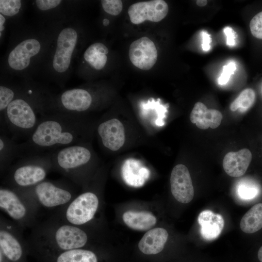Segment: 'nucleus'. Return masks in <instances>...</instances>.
I'll return each mask as SVG.
<instances>
[{
	"label": "nucleus",
	"instance_id": "obj_14",
	"mask_svg": "<svg viewBox=\"0 0 262 262\" xmlns=\"http://www.w3.org/2000/svg\"><path fill=\"white\" fill-rule=\"evenodd\" d=\"M170 187L172 195L178 201L186 204L193 199L194 187L189 171L185 165L179 164L174 167L170 176Z\"/></svg>",
	"mask_w": 262,
	"mask_h": 262
},
{
	"label": "nucleus",
	"instance_id": "obj_1",
	"mask_svg": "<svg viewBox=\"0 0 262 262\" xmlns=\"http://www.w3.org/2000/svg\"><path fill=\"white\" fill-rule=\"evenodd\" d=\"M64 21H38L33 25H25L21 22L13 26L8 47L2 60L1 76L33 80L46 56L58 28Z\"/></svg>",
	"mask_w": 262,
	"mask_h": 262
},
{
	"label": "nucleus",
	"instance_id": "obj_6",
	"mask_svg": "<svg viewBox=\"0 0 262 262\" xmlns=\"http://www.w3.org/2000/svg\"><path fill=\"white\" fill-rule=\"evenodd\" d=\"M5 173L2 184L16 190L35 186L45 179L52 170L51 153L22 157Z\"/></svg>",
	"mask_w": 262,
	"mask_h": 262
},
{
	"label": "nucleus",
	"instance_id": "obj_11",
	"mask_svg": "<svg viewBox=\"0 0 262 262\" xmlns=\"http://www.w3.org/2000/svg\"><path fill=\"white\" fill-rule=\"evenodd\" d=\"M33 5L41 22L64 21L76 16V1L36 0Z\"/></svg>",
	"mask_w": 262,
	"mask_h": 262
},
{
	"label": "nucleus",
	"instance_id": "obj_21",
	"mask_svg": "<svg viewBox=\"0 0 262 262\" xmlns=\"http://www.w3.org/2000/svg\"><path fill=\"white\" fill-rule=\"evenodd\" d=\"M109 52V49L103 43H94L83 52L79 66L85 64L96 71H100L107 64Z\"/></svg>",
	"mask_w": 262,
	"mask_h": 262
},
{
	"label": "nucleus",
	"instance_id": "obj_27",
	"mask_svg": "<svg viewBox=\"0 0 262 262\" xmlns=\"http://www.w3.org/2000/svg\"><path fill=\"white\" fill-rule=\"evenodd\" d=\"M240 227L246 233L256 232L262 228V203L254 205L242 218Z\"/></svg>",
	"mask_w": 262,
	"mask_h": 262
},
{
	"label": "nucleus",
	"instance_id": "obj_19",
	"mask_svg": "<svg viewBox=\"0 0 262 262\" xmlns=\"http://www.w3.org/2000/svg\"><path fill=\"white\" fill-rule=\"evenodd\" d=\"M168 237V232L164 228H156L149 229L139 241L138 248L145 254H158L164 249Z\"/></svg>",
	"mask_w": 262,
	"mask_h": 262
},
{
	"label": "nucleus",
	"instance_id": "obj_9",
	"mask_svg": "<svg viewBox=\"0 0 262 262\" xmlns=\"http://www.w3.org/2000/svg\"><path fill=\"white\" fill-rule=\"evenodd\" d=\"M99 205V197L96 192L84 190L52 216L67 223L85 227L94 219Z\"/></svg>",
	"mask_w": 262,
	"mask_h": 262
},
{
	"label": "nucleus",
	"instance_id": "obj_12",
	"mask_svg": "<svg viewBox=\"0 0 262 262\" xmlns=\"http://www.w3.org/2000/svg\"><path fill=\"white\" fill-rule=\"evenodd\" d=\"M168 12L167 3L163 0L140 1L131 5L128 11L131 21L139 24L145 20L159 22Z\"/></svg>",
	"mask_w": 262,
	"mask_h": 262
},
{
	"label": "nucleus",
	"instance_id": "obj_34",
	"mask_svg": "<svg viewBox=\"0 0 262 262\" xmlns=\"http://www.w3.org/2000/svg\"><path fill=\"white\" fill-rule=\"evenodd\" d=\"M202 49L204 51H208L211 48V38L206 32H202Z\"/></svg>",
	"mask_w": 262,
	"mask_h": 262
},
{
	"label": "nucleus",
	"instance_id": "obj_13",
	"mask_svg": "<svg viewBox=\"0 0 262 262\" xmlns=\"http://www.w3.org/2000/svg\"><path fill=\"white\" fill-rule=\"evenodd\" d=\"M131 63L142 70L151 69L157 62L158 52L154 42L144 36L131 43L129 51Z\"/></svg>",
	"mask_w": 262,
	"mask_h": 262
},
{
	"label": "nucleus",
	"instance_id": "obj_17",
	"mask_svg": "<svg viewBox=\"0 0 262 262\" xmlns=\"http://www.w3.org/2000/svg\"><path fill=\"white\" fill-rule=\"evenodd\" d=\"M223 118L221 113L214 109H208L202 102L195 103L190 115L191 122L197 128L206 130L209 127L215 129L221 124Z\"/></svg>",
	"mask_w": 262,
	"mask_h": 262
},
{
	"label": "nucleus",
	"instance_id": "obj_7",
	"mask_svg": "<svg viewBox=\"0 0 262 262\" xmlns=\"http://www.w3.org/2000/svg\"><path fill=\"white\" fill-rule=\"evenodd\" d=\"M52 170L62 174L84 189L93 154L84 143L66 147L51 152Z\"/></svg>",
	"mask_w": 262,
	"mask_h": 262
},
{
	"label": "nucleus",
	"instance_id": "obj_28",
	"mask_svg": "<svg viewBox=\"0 0 262 262\" xmlns=\"http://www.w3.org/2000/svg\"><path fill=\"white\" fill-rule=\"evenodd\" d=\"M256 100V94L251 88H246L242 91L230 105V109L234 112L237 110L242 113L248 110Z\"/></svg>",
	"mask_w": 262,
	"mask_h": 262
},
{
	"label": "nucleus",
	"instance_id": "obj_36",
	"mask_svg": "<svg viewBox=\"0 0 262 262\" xmlns=\"http://www.w3.org/2000/svg\"><path fill=\"white\" fill-rule=\"evenodd\" d=\"M208 1L206 0H197L196 1V4L199 6H204L207 5Z\"/></svg>",
	"mask_w": 262,
	"mask_h": 262
},
{
	"label": "nucleus",
	"instance_id": "obj_37",
	"mask_svg": "<svg viewBox=\"0 0 262 262\" xmlns=\"http://www.w3.org/2000/svg\"><path fill=\"white\" fill-rule=\"evenodd\" d=\"M258 259L261 262H262V246L259 248L258 252Z\"/></svg>",
	"mask_w": 262,
	"mask_h": 262
},
{
	"label": "nucleus",
	"instance_id": "obj_23",
	"mask_svg": "<svg viewBox=\"0 0 262 262\" xmlns=\"http://www.w3.org/2000/svg\"><path fill=\"white\" fill-rule=\"evenodd\" d=\"M18 144L2 128L0 133V170L2 175L15 159L18 158Z\"/></svg>",
	"mask_w": 262,
	"mask_h": 262
},
{
	"label": "nucleus",
	"instance_id": "obj_24",
	"mask_svg": "<svg viewBox=\"0 0 262 262\" xmlns=\"http://www.w3.org/2000/svg\"><path fill=\"white\" fill-rule=\"evenodd\" d=\"M122 219L130 228L139 231L149 230L157 222L155 215L146 211H128L123 213Z\"/></svg>",
	"mask_w": 262,
	"mask_h": 262
},
{
	"label": "nucleus",
	"instance_id": "obj_38",
	"mask_svg": "<svg viewBox=\"0 0 262 262\" xmlns=\"http://www.w3.org/2000/svg\"><path fill=\"white\" fill-rule=\"evenodd\" d=\"M109 23H110V21L109 19L107 18H104L103 20V24L105 26L108 25Z\"/></svg>",
	"mask_w": 262,
	"mask_h": 262
},
{
	"label": "nucleus",
	"instance_id": "obj_32",
	"mask_svg": "<svg viewBox=\"0 0 262 262\" xmlns=\"http://www.w3.org/2000/svg\"><path fill=\"white\" fill-rule=\"evenodd\" d=\"M236 69V64L234 62H230L223 67L222 72L218 79V82L220 85L226 84Z\"/></svg>",
	"mask_w": 262,
	"mask_h": 262
},
{
	"label": "nucleus",
	"instance_id": "obj_25",
	"mask_svg": "<svg viewBox=\"0 0 262 262\" xmlns=\"http://www.w3.org/2000/svg\"><path fill=\"white\" fill-rule=\"evenodd\" d=\"M12 80V78L0 77V114L20 94L25 87L26 81L22 80L20 82H15Z\"/></svg>",
	"mask_w": 262,
	"mask_h": 262
},
{
	"label": "nucleus",
	"instance_id": "obj_3",
	"mask_svg": "<svg viewBox=\"0 0 262 262\" xmlns=\"http://www.w3.org/2000/svg\"><path fill=\"white\" fill-rule=\"evenodd\" d=\"M51 93L33 80L26 81L22 91L0 114V128L15 141L18 138L27 140L40 117L47 113V101Z\"/></svg>",
	"mask_w": 262,
	"mask_h": 262
},
{
	"label": "nucleus",
	"instance_id": "obj_10",
	"mask_svg": "<svg viewBox=\"0 0 262 262\" xmlns=\"http://www.w3.org/2000/svg\"><path fill=\"white\" fill-rule=\"evenodd\" d=\"M23 229L1 214L0 216V253L8 262H27L29 254Z\"/></svg>",
	"mask_w": 262,
	"mask_h": 262
},
{
	"label": "nucleus",
	"instance_id": "obj_4",
	"mask_svg": "<svg viewBox=\"0 0 262 262\" xmlns=\"http://www.w3.org/2000/svg\"><path fill=\"white\" fill-rule=\"evenodd\" d=\"M82 40V30L76 16L63 22L37 74L63 88L71 77Z\"/></svg>",
	"mask_w": 262,
	"mask_h": 262
},
{
	"label": "nucleus",
	"instance_id": "obj_15",
	"mask_svg": "<svg viewBox=\"0 0 262 262\" xmlns=\"http://www.w3.org/2000/svg\"><path fill=\"white\" fill-rule=\"evenodd\" d=\"M97 131L103 146L112 151L118 150L124 144V127L116 118L102 122L98 126Z\"/></svg>",
	"mask_w": 262,
	"mask_h": 262
},
{
	"label": "nucleus",
	"instance_id": "obj_16",
	"mask_svg": "<svg viewBox=\"0 0 262 262\" xmlns=\"http://www.w3.org/2000/svg\"><path fill=\"white\" fill-rule=\"evenodd\" d=\"M252 160V153L247 148L237 152H229L223 160L225 172L232 177H239L246 171Z\"/></svg>",
	"mask_w": 262,
	"mask_h": 262
},
{
	"label": "nucleus",
	"instance_id": "obj_8",
	"mask_svg": "<svg viewBox=\"0 0 262 262\" xmlns=\"http://www.w3.org/2000/svg\"><path fill=\"white\" fill-rule=\"evenodd\" d=\"M0 208L23 230L32 229L38 222L39 211L17 190L3 184L0 187Z\"/></svg>",
	"mask_w": 262,
	"mask_h": 262
},
{
	"label": "nucleus",
	"instance_id": "obj_18",
	"mask_svg": "<svg viewBox=\"0 0 262 262\" xmlns=\"http://www.w3.org/2000/svg\"><path fill=\"white\" fill-rule=\"evenodd\" d=\"M197 220L200 227V235L207 241L213 240L218 238L224 227L223 216L210 210L202 211L199 214Z\"/></svg>",
	"mask_w": 262,
	"mask_h": 262
},
{
	"label": "nucleus",
	"instance_id": "obj_26",
	"mask_svg": "<svg viewBox=\"0 0 262 262\" xmlns=\"http://www.w3.org/2000/svg\"><path fill=\"white\" fill-rule=\"evenodd\" d=\"M26 1L21 0H0V14L6 18L12 27L21 23L26 7Z\"/></svg>",
	"mask_w": 262,
	"mask_h": 262
},
{
	"label": "nucleus",
	"instance_id": "obj_5",
	"mask_svg": "<svg viewBox=\"0 0 262 262\" xmlns=\"http://www.w3.org/2000/svg\"><path fill=\"white\" fill-rule=\"evenodd\" d=\"M77 186L65 178L57 180L45 179L33 187L16 190L38 211L43 208L56 211L67 205L78 195Z\"/></svg>",
	"mask_w": 262,
	"mask_h": 262
},
{
	"label": "nucleus",
	"instance_id": "obj_35",
	"mask_svg": "<svg viewBox=\"0 0 262 262\" xmlns=\"http://www.w3.org/2000/svg\"><path fill=\"white\" fill-rule=\"evenodd\" d=\"M8 25L7 20L5 17L0 14V44L3 41V39L6 33V27Z\"/></svg>",
	"mask_w": 262,
	"mask_h": 262
},
{
	"label": "nucleus",
	"instance_id": "obj_30",
	"mask_svg": "<svg viewBox=\"0 0 262 262\" xmlns=\"http://www.w3.org/2000/svg\"><path fill=\"white\" fill-rule=\"evenodd\" d=\"M100 2L104 11L109 15L117 16L122 10L123 3L120 0H102Z\"/></svg>",
	"mask_w": 262,
	"mask_h": 262
},
{
	"label": "nucleus",
	"instance_id": "obj_22",
	"mask_svg": "<svg viewBox=\"0 0 262 262\" xmlns=\"http://www.w3.org/2000/svg\"><path fill=\"white\" fill-rule=\"evenodd\" d=\"M38 260L41 262H98L97 254L86 247L63 251Z\"/></svg>",
	"mask_w": 262,
	"mask_h": 262
},
{
	"label": "nucleus",
	"instance_id": "obj_2",
	"mask_svg": "<svg viewBox=\"0 0 262 262\" xmlns=\"http://www.w3.org/2000/svg\"><path fill=\"white\" fill-rule=\"evenodd\" d=\"M88 131V127L82 114L47 113L40 117L31 136L18 144V158L83 143Z\"/></svg>",
	"mask_w": 262,
	"mask_h": 262
},
{
	"label": "nucleus",
	"instance_id": "obj_33",
	"mask_svg": "<svg viewBox=\"0 0 262 262\" xmlns=\"http://www.w3.org/2000/svg\"><path fill=\"white\" fill-rule=\"evenodd\" d=\"M224 32L226 36L227 45L229 46H234L235 43V33L233 29L229 26H227L224 28Z\"/></svg>",
	"mask_w": 262,
	"mask_h": 262
},
{
	"label": "nucleus",
	"instance_id": "obj_31",
	"mask_svg": "<svg viewBox=\"0 0 262 262\" xmlns=\"http://www.w3.org/2000/svg\"><path fill=\"white\" fill-rule=\"evenodd\" d=\"M249 27L253 36L262 39V11L256 14L251 19Z\"/></svg>",
	"mask_w": 262,
	"mask_h": 262
},
{
	"label": "nucleus",
	"instance_id": "obj_29",
	"mask_svg": "<svg viewBox=\"0 0 262 262\" xmlns=\"http://www.w3.org/2000/svg\"><path fill=\"white\" fill-rule=\"evenodd\" d=\"M237 192L242 199L249 200L255 198L258 195L259 189L253 182H245L239 184Z\"/></svg>",
	"mask_w": 262,
	"mask_h": 262
},
{
	"label": "nucleus",
	"instance_id": "obj_20",
	"mask_svg": "<svg viewBox=\"0 0 262 262\" xmlns=\"http://www.w3.org/2000/svg\"><path fill=\"white\" fill-rule=\"evenodd\" d=\"M150 172L139 160L133 158L126 159L122 167V176L128 185L134 187L143 185L149 178Z\"/></svg>",
	"mask_w": 262,
	"mask_h": 262
}]
</instances>
